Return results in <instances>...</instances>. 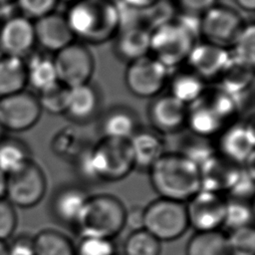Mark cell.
<instances>
[{"label":"cell","instance_id":"6da1fadb","mask_svg":"<svg viewBox=\"0 0 255 255\" xmlns=\"http://www.w3.org/2000/svg\"><path fill=\"white\" fill-rule=\"evenodd\" d=\"M72 161L78 176L94 184L122 180L134 169L129 139L101 137L86 145Z\"/></svg>","mask_w":255,"mask_h":255},{"label":"cell","instance_id":"7a4b0ae2","mask_svg":"<svg viewBox=\"0 0 255 255\" xmlns=\"http://www.w3.org/2000/svg\"><path fill=\"white\" fill-rule=\"evenodd\" d=\"M147 172L158 197L186 203L200 190L198 165L178 151H165Z\"/></svg>","mask_w":255,"mask_h":255},{"label":"cell","instance_id":"3957f363","mask_svg":"<svg viewBox=\"0 0 255 255\" xmlns=\"http://www.w3.org/2000/svg\"><path fill=\"white\" fill-rule=\"evenodd\" d=\"M75 37L82 43L101 44L120 30V13L116 0H79L65 15Z\"/></svg>","mask_w":255,"mask_h":255},{"label":"cell","instance_id":"277c9868","mask_svg":"<svg viewBox=\"0 0 255 255\" xmlns=\"http://www.w3.org/2000/svg\"><path fill=\"white\" fill-rule=\"evenodd\" d=\"M238 102L219 86L207 88L201 98L188 106L186 127L200 137L217 135L234 122L239 111Z\"/></svg>","mask_w":255,"mask_h":255},{"label":"cell","instance_id":"5b68a950","mask_svg":"<svg viewBox=\"0 0 255 255\" xmlns=\"http://www.w3.org/2000/svg\"><path fill=\"white\" fill-rule=\"evenodd\" d=\"M127 207L113 194L90 195L76 227L81 236L114 239L125 228Z\"/></svg>","mask_w":255,"mask_h":255},{"label":"cell","instance_id":"8992f818","mask_svg":"<svg viewBox=\"0 0 255 255\" xmlns=\"http://www.w3.org/2000/svg\"><path fill=\"white\" fill-rule=\"evenodd\" d=\"M197 36L175 17L150 31L149 55L171 70L185 63Z\"/></svg>","mask_w":255,"mask_h":255},{"label":"cell","instance_id":"52a82bcc","mask_svg":"<svg viewBox=\"0 0 255 255\" xmlns=\"http://www.w3.org/2000/svg\"><path fill=\"white\" fill-rule=\"evenodd\" d=\"M188 228L185 203L158 197L143 206V229L160 242L174 241Z\"/></svg>","mask_w":255,"mask_h":255},{"label":"cell","instance_id":"ba28073f","mask_svg":"<svg viewBox=\"0 0 255 255\" xmlns=\"http://www.w3.org/2000/svg\"><path fill=\"white\" fill-rule=\"evenodd\" d=\"M47 190L46 175L33 159L7 175L6 199L15 207L32 208L42 201Z\"/></svg>","mask_w":255,"mask_h":255},{"label":"cell","instance_id":"9c48e42d","mask_svg":"<svg viewBox=\"0 0 255 255\" xmlns=\"http://www.w3.org/2000/svg\"><path fill=\"white\" fill-rule=\"evenodd\" d=\"M246 23L233 8L216 4L200 16L199 36L203 41L230 49Z\"/></svg>","mask_w":255,"mask_h":255},{"label":"cell","instance_id":"30bf717a","mask_svg":"<svg viewBox=\"0 0 255 255\" xmlns=\"http://www.w3.org/2000/svg\"><path fill=\"white\" fill-rule=\"evenodd\" d=\"M58 81L71 89L90 83L95 61L86 44L74 41L53 57Z\"/></svg>","mask_w":255,"mask_h":255},{"label":"cell","instance_id":"8fae6325","mask_svg":"<svg viewBox=\"0 0 255 255\" xmlns=\"http://www.w3.org/2000/svg\"><path fill=\"white\" fill-rule=\"evenodd\" d=\"M169 79V70L150 55L128 64L125 83L137 98L153 99L161 93Z\"/></svg>","mask_w":255,"mask_h":255},{"label":"cell","instance_id":"7c38bea8","mask_svg":"<svg viewBox=\"0 0 255 255\" xmlns=\"http://www.w3.org/2000/svg\"><path fill=\"white\" fill-rule=\"evenodd\" d=\"M41 114L38 98L25 90L0 98V124L4 130H28L38 123Z\"/></svg>","mask_w":255,"mask_h":255},{"label":"cell","instance_id":"4fadbf2b","mask_svg":"<svg viewBox=\"0 0 255 255\" xmlns=\"http://www.w3.org/2000/svg\"><path fill=\"white\" fill-rule=\"evenodd\" d=\"M225 207L223 194L200 189L185 203L189 227L195 232L219 230L223 226Z\"/></svg>","mask_w":255,"mask_h":255},{"label":"cell","instance_id":"5bb4252c","mask_svg":"<svg viewBox=\"0 0 255 255\" xmlns=\"http://www.w3.org/2000/svg\"><path fill=\"white\" fill-rule=\"evenodd\" d=\"M254 145L253 125L233 122L218 134L215 150L227 159L243 166L254 161Z\"/></svg>","mask_w":255,"mask_h":255},{"label":"cell","instance_id":"9a60e30c","mask_svg":"<svg viewBox=\"0 0 255 255\" xmlns=\"http://www.w3.org/2000/svg\"><path fill=\"white\" fill-rule=\"evenodd\" d=\"M36 45L34 22L19 14L0 23V51L5 56L24 59Z\"/></svg>","mask_w":255,"mask_h":255},{"label":"cell","instance_id":"2e32d148","mask_svg":"<svg viewBox=\"0 0 255 255\" xmlns=\"http://www.w3.org/2000/svg\"><path fill=\"white\" fill-rule=\"evenodd\" d=\"M188 107L170 94L152 99L147 116L152 129L159 134L177 133L186 127Z\"/></svg>","mask_w":255,"mask_h":255},{"label":"cell","instance_id":"e0dca14e","mask_svg":"<svg viewBox=\"0 0 255 255\" xmlns=\"http://www.w3.org/2000/svg\"><path fill=\"white\" fill-rule=\"evenodd\" d=\"M230 61L228 49L205 42H196L185 64L205 83L218 80Z\"/></svg>","mask_w":255,"mask_h":255},{"label":"cell","instance_id":"ac0fdd59","mask_svg":"<svg viewBox=\"0 0 255 255\" xmlns=\"http://www.w3.org/2000/svg\"><path fill=\"white\" fill-rule=\"evenodd\" d=\"M242 166L215 151L199 165L200 189L225 194L237 181Z\"/></svg>","mask_w":255,"mask_h":255},{"label":"cell","instance_id":"d6986e66","mask_svg":"<svg viewBox=\"0 0 255 255\" xmlns=\"http://www.w3.org/2000/svg\"><path fill=\"white\" fill-rule=\"evenodd\" d=\"M34 30L36 44L52 53L59 52L76 40L65 15L57 12L35 20Z\"/></svg>","mask_w":255,"mask_h":255},{"label":"cell","instance_id":"ffe728a7","mask_svg":"<svg viewBox=\"0 0 255 255\" xmlns=\"http://www.w3.org/2000/svg\"><path fill=\"white\" fill-rule=\"evenodd\" d=\"M89 196L86 189L79 185L59 187L51 199L54 218L64 225L76 226Z\"/></svg>","mask_w":255,"mask_h":255},{"label":"cell","instance_id":"44dd1931","mask_svg":"<svg viewBox=\"0 0 255 255\" xmlns=\"http://www.w3.org/2000/svg\"><path fill=\"white\" fill-rule=\"evenodd\" d=\"M114 39L115 54L128 64L149 55L150 31L141 25L121 28Z\"/></svg>","mask_w":255,"mask_h":255},{"label":"cell","instance_id":"7402d4cb","mask_svg":"<svg viewBox=\"0 0 255 255\" xmlns=\"http://www.w3.org/2000/svg\"><path fill=\"white\" fill-rule=\"evenodd\" d=\"M101 107L100 94L90 83L69 89L65 115L73 122L85 124L96 118Z\"/></svg>","mask_w":255,"mask_h":255},{"label":"cell","instance_id":"603a6c76","mask_svg":"<svg viewBox=\"0 0 255 255\" xmlns=\"http://www.w3.org/2000/svg\"><path fill=\"white\" fill-rule=\"evenodd\" d=\"M132 149L134 169L148 171L154 162L166 151L165 142L153 129L138 128L129 138Z\"/></svg>","mask_w":255,"mask_h":255},{"label":"cell","instance_id":"cb8c5ba5","mask_svg":"<svg viewBox=\"0 0 255 255\" xmlns=\"http://www.w3.org/2000/svg\"><path fill=\"white\" fill-rule=\"evenodd\" d=\"M139 128L135 113L123 106L114 107L106 112L100 121L101 137L129 139Z\"/></svg>","mask_w":255,"mask_h":255},{"label":"cell","instance_id":"d4e9b609","mask_svg":"<svg viewBox=\"0 0 255 255\" xmlns=\"http://www.w3.org/2000/svg\"><path fill=\"white\" fill-rule=\"evenodd\" d=\"M253 67L230 56L229 63L218 79V86L238 100L239 96L252 88L254 80Z\"/></svg>","mask_w":255,"mask_h":255},{"label":"cell","instance_id":"484cf974","mask_svg":"<svg viewBox=\"0 0 255 255\" xmlns=\"http://www.w3.org/2000/svg\"><path fill=\"white\" fill-rule=\"evenodd\" d=\"M167 84L169 94L187 107L201 98L207 89L206 83L189 69L177 71Z\"/></svg>","mask_w":255,"mask_h":255},{"label":"cell","instance_id":"4316f807","mask_svg":"<svg viewBox=\"0 0 255 255\" xmlns=\"http://www.w3.org/2000/svg\"><path fill=\"white\" fill-rule=\"evenodd\" d=\"M27 71L25 60L18 57H0V98L25 90Z\"/></svg>","mask_w":255,"mask_h":255},{"label":"cell","instance_id":"83f0119b","mask_svg":"<svg viewBox=\"0 0 255 255\" xmlns=\"http://www.w3.org/2000/svg\"><path fill=\"white\" fill-rule=\"evenodd\" d=\"M27 85L39 93L58 83L57 72L53 57L46 54H30L26 62Z\"/></svg>","mask_w":255,"mask_h":255},{"label":"cell","instance_id":"f1b7e54d","mask_svg":"<svg viewBox=\"0 0 255 255\" xmlns=\"http://www.w3.org/2000/svg\"><path fill=\"white\" fill-rule=\"evenodd\" d=\"M186 255H230L227 234L220 230L195 232L188 240Z\"/></svg>","mask_w":255,"mask_h":255},{"label":"cell","instance_id":"f546056e","mask_svg":"<svg viewBox=\"0 0 255 255\" xmlns=\"http://www.w3.org/2000/svg\"><path fill=\"white\" fill-rule=\"evenodd\" d=\"M35 255H76L75 244L59 230L46 228L33 237Z\"/></svg>","mask_w":255,"mask_h":255},{"label":"cell","instance_id":"4dcf8cb0","mask_svg":"<svg viewBox=\"0 0 255 255\" xmlns=\"http://www.w3.org/2000/svg\"><path fill=\"white\" fill-rule=\"evenodd\" d=\"M31 158L28 145L17 137L0 139V170L7 175L16 171Z\"/></svg>","mask_w":255,"mask_h":255},{"label":"cell","instance_id":"1f68e13d","mask_svg":"<svg viewBox=\"0 0 255 255\" xmlns=\"http://www.w3.org/2000/svg\"><path fill=\"white\" fill-rule=\"evenodd\" d=\"M253 218L254 211L251 201L231 197L226 198L223 226L228 231L251 226Z\"/></svg>","mask_w":255,"mask_h":255},{"label":"cell","instance_id":"d6a6232c","mask_svg":"<svg viewBox=\"0 0 255 255\" xmlns=\"http://www.w3.org/2000/svg\"><path fill=\"white\" fill-rule=\"evenodd\" d=\"M161 242L145 229L130 231L124 243V255H160Z\"/></svg>","mask_w":255,"mask_h":255},{"label":"cell","instance_id":"836d02e7","mask_svg":"<svg viewBox=\"0 0 255 255\" xmlns=\"http://www.w3.org/2000/svg\"><path fill=\"white\" fill-rule=\"evenodd\" d=\"M85 146L77 131L70 128L60 129L54 135L51 142V148L55 154L72 160Z\"/></svg>","mask_w":255,"mask_h":255},{"label":"cell","instance_id":"e575fe53","mask_svg":"<svg viewBox=\"0 0 255 255\" xmlns=\"http://www.w3.org/2000/svg\"><path fill=\"white\" fill-rule=\"evenodd\" d=\"M176 8L171 0H158L149 7L140 10L141 25L149 31L174 19Z\"/></svg>","mask_w":255,"mask_h":255},{"label":"cell","instance_id":"d590c367","mask_svg":"<svg viewBox=\"0 0 255 255\" xmlns=\"http://www.w3.org/2000/svg\"><path fill=\"white\" fill-rule=\"evenodd\" d=\"M69 88L60 82L39 93L38 101L42 111L52 115L65 114L68 102Z\"/></svg>","mask_w":255,"mask_h":255},{"label":"cell","instance_id":"8d00e7d4","mask_svg":"<svg viewBox=\"0 0 255 255\" xmlns=\"http://www.w3.org/2000/svg\"><path fill=\"white\" fill-rule=\"evenodd\" d=\"M230 56L236 60L254 66L255 62V28L246 24L239 37L229 49Z\"/></svg>","mask_w":255,"mask_h":255},{"label":"cell","instance_id":"74e56055","mask_svg":"<svg viewBox=\"0 0 255 255\" xmlns=\"http://www.w3.org/2000/svg\"><path fill=\"white\" fill-rule=\"evenodd\" d=\"M227 241L230 255H255V230L253 225L229 231Z\"/></svg>","mask_w":255,"mask_h":255},{"label":"cell","instance_id":"f35d334b","mask_svg":"<svg viewBox=\"0 0 255 255\" xmlns=\"http://www.w3.org/2000/svg\"><path fill=\"white\" fill-rule=\"evenodd\" d=\"M76 255H117V248L113 239L81 236L77 245H75Z\"/></svg>","mask_w":255,"mask_h":255},{"label":"cell","instance_id":"ab89813d","mask_svg":"<svg viewBox=\"0 0 255 255\" xmlns=\"http://www.w3.org/2000/svg\"><path fill=\"white\" fill-rule=\"evenodd\" d=\"M16 7L21 12V15L31 19H39L52 12L59 0H15Z\"/></svg>","mask_w":255,"mask_h":255},{"label":"cell","instance_id":"60d3db41","mask_svg":"<svg viewBox=\"0 0 255 255\" xmlns=\"http://www.w3.org/2000/svg\"><path fill=\"white\" fill-rule=\"evenodd\" d=\"M17 226V214L14 206L6 199L0 198V240L9 239Z\"/></svg>","mask_w":255,"mask_h":255},{"label":"cell","instance_id":"b9f144b4","mask_svg":"<svg viewBox=\"0 0 255 255\" xmlns=\"http://www.w3.org/2000/svg\"><path fill=\"white\" fill-rule=\"evenodd\" d=\"M173 4L179 13L201 16L218 3L217 0H174Z\"/></svg>","mask_w":255,"mask_h":255},{"label":"cell","instance_id":"7bdbcfd3","mask_svg":"<svg viewBox=\"0 0 255 255\" xmlns=\"http://www.w3.org/2000/svg\"><path fill=\"white\" fill-rule=\"evenodd\" d=\"M8 255H35L33 237L22 234L8 244Z\"/></svg>","mask_w":255,"mask_h":255},{"label":"cell","instance_id":"ee69618b","mask_svg":"<svg viewBox=\"0 0 255 255\" xmlns=\"http://www.w3.org/2000/svg\"><path fill=\"white\" fill-rule=\"evenodd\" d=\"M125 227H128L130 231L143 228V206L133 205L127 208Z\"/></svg>","mask_w":255,"mask_h":255},{"label":"cell","instance_id":"f6af8a7d","mask_svg":"<svg viewBox=\"0 0 255 255\" xmlns=\"http://www.w3.org/2000/svg\"><path fill=\"white\" fill-rule=\"evenodd\" d=\"M126 6H128L130 8H134L136 10H143L153 3L157 2L158 0H116Z\"/></svg>","mask_w":255,"mask_h":255},{"label":"cell","instance_id":"bcb514c9","mask_svg":"<svg viewBox=\"0 0 255 255\" xmlns=\"http://www.w3.org/2000/svg\"><path fill=\"white\" fill-rule=\"evenodd\" d=\"M234 2L240 9L246 12L255 11V0H234Z\"/></svg>","mask_w":255,"mask_h":255},{"label":"cell","instance_id":"7dc6e473","mask_svg":"<svg viewBox=\"0 0 255 255\" xmlns=\"http://www.w3.org/2000/svg\"><path fill=\"white\" fill-rule=\"evenodd\" d=\"M7 186V174L0 170V198H5Z\"/></svg>","mask_w":255,"mask_h":255},{"label":"cell","instance_id":"c3c4849f","mask_svg":"<svg viewBox=\"0 0 255 255\" xmlns=\"http://www.w3.org/2000/svg\"><path fill=\"white\" fill-rule=\"evenodd\" d=\"M0 255H8V244L6 241L0 240Z\"/></svg>","mask_w":255,"mask_h":255},{"label":"cell","instance_id":"681fc988","mask_svg":"<svg viewBox=\"0 0 255 255\" xmlns=\"http://www.w3.org/2000/svg\"><path fill=\"white\" fill-rule=\"evenodd\" d=\"M12 1H14V0H0V6H2V5H6V4H9V3H11Z\"/></svg>","mask_w":255,"mask_h":255},{"label":"cell","instance_id":"f907efd6","mask_svg":"<svg viewBox=\"0 0 255 255\" xmlns=\"http://www.w3.org/2000/svg\"><path fill=\"white\" fill-rule=\"evenodd\" d=\"M59 1H63V2H66V3H69V4H73L79 0H59Z\"/></svg>","mask_w":255,"mask_h":255},{"label":"cell","instance_id":"816d5d0a","mask_svg":"<svg viewBox=\"0 0 255 255\" xmlns=\"http://www.w3.org/2000/svg\"><path fill=\"white\" fill-rule=\"evenodd\" d=\"M3 131H4V129H3L2 126H1V124H0V139L3 137V136H2V134H3Z\"/></svg>","mask_w":255,"mask_h":255}]
</instances>
